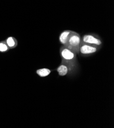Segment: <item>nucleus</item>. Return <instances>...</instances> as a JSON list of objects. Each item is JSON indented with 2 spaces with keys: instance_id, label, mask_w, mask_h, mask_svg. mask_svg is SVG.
Here are the masks:
<instances>
[{
  "instance_id": "1",
  "label": "nucleus",
  "mask_w": 114,
  "mask_h": 128,
  "mask_svg": "<svg viewBox=\"0 0 114 128\" xmlns=\"http://www.w3.org/2000/svg\"><path fill=\"white\" fill-rule=\"evenodd\" d=\"M59 52L61 58V63L66 65L68 68V74L74 73L78 66L77 54L64 46H61Z\"/></svg>"
},
{
  "instance_id": "2",
  "label": "nucleus",
  "mask_w": 114,
  "mask_h": 128,
  "mask_svg": "<svg viewBox=\"0 0 114 128\" xmlns=\"http://www.w3.org/2000/svg\"><path fill=\"white\" fill-rule=\"evenodd\" d=\"M81 42V37L77 32H74L70 36L67 44L65 46L76 54H79V47Z\"/></svg>"
},
{
  "instance_id": "3",
  "label": "nucleus",
  "mask_w": 114,
  "mask_h": 128,
  "mask_svg": "<svg viewBox=\"0 0 114 128\" xmlns=\"http://www.w3.org/2000/svg\"><path fill=\"white\" fill-rule=\"evenodd\" d=\"M101 46L83 43L81 42L79 47V54L83 56H88L95 53L100 49Z\"/></svg>"
},
{
  "instance_id": "4",
  "label": "nucleus",
  "mask_w": 114,
  "mask_h": 128,
  "mask_svg": "<svg viewBox=\"0 0 114 128\" xmlns=\"http://www.w3.org/2000/svg\"><path fill=\"white\" fill-rule=\"evenodd\" d=\"M81 42L97 46H101L102 44V42L100 37L98 35L92 33L83 35L81 37Z\"/></svg>"
},
{
  "instance_id": "5",
  "label": "nucleus",
  "mask_w": 114,
  "mask_h": 128,
  "mask_svg": "<svg viewBox=\"0 0 114 128\" xmlns=\"http://www.w3.org/2000/svg\"><path fill=\"white\" fill-rule=\"evenodd\" d=\"M73 32V31L67 30L64 31L60 33L59 37V40L60 42L62 44V46H66L70 36Z\"/></svg>"
},
{
  "instance_id": "6",
  "label": "nucleus",
  "mask_w": 114,
  "mask_h": 128,
  "mask_svg": "<svg viewBox=\"0 0 114 128\" xmlns=\"http://www.w3.org/2000/svg\"><path fill=\"white\" fill-rule=\"evenodd\" d=\"M56 71L60 76H65L69 74L68 68L66 65L61 63L57 68Z\"/></svg>"
},
{
  "instance_id": "7",
  "label": "nucleus",
  "mask_w": 114,
  "mask_h": 128,
  "mask_svg": "<svg viewBox=\"0 0 114 128\" xmlns=\"http://www.w3.org/2000/svg\"><path fill=\"white\" fill-rule=\"evenodd\" d=\"M51 72V70L47 68H41L36 70L37 74L41 77H45V76H48L50 74Z\"/></svg>"
},
{
  "instance_id": "8",
  "label": "nucleus",
  "mask_w": 114,
  "mask_h": 128,
  "mask_svg": "<svg viewBox=\"0 0 114 128\" xmlns=\"http://www.w3.org/2000/svg\"><path fill=\"white\" fill-rule=\"evenodd\" d=\"M6 42H7V46L10 48H13L15 47L17 45V42L16 40L12 37H9L7 38Z\"/></svg>"
},
{
  "instance_id": "9",
  "label": "nucleus",
  "mask_w": 114,
  "mask_h": 128,
  "mask_svg": "<svg viewBox=\"0 0 114 128\" xmlns=\"http://www.w3.org/2000/svg\"><path fill=\"white\" fill-rule=\"evenodd\" d=\"M8 49V46L5 43H0V51H1V52H5V51H6Z\"/></svg>"
}]
</instances>
